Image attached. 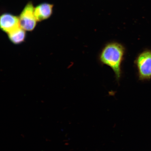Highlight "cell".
<instances>
[{
    "label": "cell",
    "instance_id": "6",
    "mask_svg": "<svg viewBox=\"0 0 151 151\" xmlns=\"http://www.w3.org/2000/svg\"><path fill=\"white\" fill-rule=\"evenodd\" d=\"M8 34L9 39L14 44H20L24 42L25 39V31L21 27L17 28Z\"/></svg>",
    "mask_w": 151,
    "mask_h": 151
},
{
    "label": "cell",
    "instance_id": "4",
    "mask_svg": "<svg viewBox=\"0 0 151 151\" xmlns=\"http://www.w3.org/2000/svg\"><path fill=\"white\" fill-rule=\"evenodd\" d=\"M20 27L18 17L6 13L0 15V29L2 31L8 34Z\"/></svg>",
    "mask_w": 151,
    "mask_h": 151
},
{
    "label": "cell",
    "instance_id": "5",
    "mask_svg": "<svg viewBox=\"0 0 151 151\" xmlns=\"http://www.w3.org/2000/svg\"><path fill=\"white\" fill-rule=\"evenodd\" d=\"M52 4L48 3H42L35 9V16L37 22L46 20L52 16L53 12Z\"/></svg>",
    "mask_w": 151,
    "mask_h": 151
},
{
    "label": "cell",
    "instance_id": "3",
    "mask_svg": "<svg viewBox=\"0 0 151 151\" xmlns=\"http://www.w3.org/2000/svg\"><path fill=\"white\" fill-rule=\"evenodd\" d=\"M139 78L142 80L151 78V51L142 52L136 61Z\"/></svg>",
    "mask_w": 151,
    "mask_h": 151
},
{
    "label": "cell",
    "instance_id": "2",
    "mask_svg": "<svg viewBox=\"0 0 151 151\" xmlns=\"http://www.w3.org/2000/svg\"><path fill=\"white\" fill-rule=\"evenodd\" d=\"M35 9L32 3L29 2L19 17L20 27L25 31H32L36 26L37 21L35 16Z\"/></svg>",
    "mask_w": 151,
    "mask_h": 151
},
{
    "label": "cell",
    "instance_id": "1",
    "mask_svg": "<svg viewBox=\"0 0 151 151\" xmlns=\"http://www.w3.org/2000/svg\"><path fill=\"white\" fill-rule=\"evenodd\" d=\"M124 52L125 50L122 45L112 42L105 45L100 55V61L112 69L117 80L121 76V65Z\"/></svg>",
    "mask_w": 151,
    "mask_h": 151
}]
</instances>
